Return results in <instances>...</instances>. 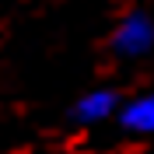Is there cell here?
<instances>
[{
  "mask_svg": "<svg viewBox=\"0 0 154 154\" xmlns=\"http://www.w3.org/2000/svg\"><path fill=\"white\" fill-rule=\"evenodd\" d=\"M119 105H123V95H119L116 88H95V91L81 95L74 105H70L67 119L74 126H102V123H109V119H116Z\"/></svg>",
  "mask_w": 154,
  "mask_h": 154,
  "instance_id": "obj_2",
  "label": "cell"
},
{
  "mask_svg": "<svg viewBox=\"0 0 154 154\" xmlns=\"http://www.w3.org/2000/svg\"><path fill=\"white\" fill-rule=\"evenodd\" d=\"M154 46V25L144 4H133L123 18L116 21L112 35H109V53L119 60H144Z\"/></svg>",
  "mask_w": 154,
  "mask_h": 154,
  "instance_id": "obj_1",
  "label": "cell"
},
{
  "mask_svg": "<svg viewBox=\"0 0 154 154\" xmlns=\"http://www.w3.org/2000/svg\"><path fill=\"white\" fill-rule=\"evenodd\" d=\"M116 123L123 126V133H130V137H147L154 130V102H151V95H137L130 102H123L119 112H116Z\"/></svg>",
  "mask_w": 154,
  "mask_h": 154,
  "instance_id": "obj_3",
  "label": "cell"
}]
</instances>
